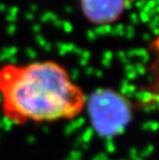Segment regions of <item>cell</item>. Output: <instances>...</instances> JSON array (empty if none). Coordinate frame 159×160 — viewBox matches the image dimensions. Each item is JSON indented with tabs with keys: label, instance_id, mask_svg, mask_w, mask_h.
<instances>
[{
	"label": "cell",
	"instance_id": "obj_2",
	"mask_svg": "<svg viewBox=\"0 0 159 160\" xmlns=\"http://www.w3.org/2000/svg\"><path fill=\"white\" fill-rule=\"evenodd\" d=\"M86 108L92 127L102 137L123 131L131 118V105L125 96L112 89L97 90L87 98Z\"/></svg>",
	"mask_w": 159,
	"mask_h": 160
},
{
	"label": "cell",
	"instance_id": "obj_1",
	"mask_svg": "<svg viewBox=\"0 0 159 160\" xmlns=\"http://www.w3.org/2000/svg\"><path fill=\"white\" fill-rule=\"evenodd\" d=\"M87 96L54 60L0 66V108L17 126L70 121L86 110Z\"/></svg>",
	"mask_w": 159,
	"mask_h": 160
},
{
	"label": "cell",
	"instance_id": "obj_3",
	"mask_svg": "<svg viewBox=\"0 0 159 160\" xmlns=\"http://www.w3.org/2000/svg\"><path fill=\"white\" fill-rule=\"evenodd\" d=\"M130 0H81L84 16L94 25H109L118 21L128 8Z\"/></svg>",
	"mask_w": 159,
	"mask_h": 160
}]
</instances>
